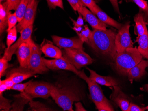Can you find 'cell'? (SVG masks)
Listing matches in <instances>:
<instances>
[{
	"instance_id": "obj_2",
	"label": "cell",
	"mask_w": 148,
	"mask_h": 111,
	"mask_svg": "<svg viewBox=\"0 0 148 111\" xmlns=\"http://www.w3.org/2000/svg\"><path fill=\"white\" fill-rule=\"evenodd\" d=\"M143 58L138 49L133 47L122 52H117L113 59L117 72L125 76L131 69L143 60Z\"/></svg>"
},
{
	"instance_id": "obj_27",
	"label": "cell",
	"mask_w": 148,
	"mask_h": 111,
	"mask_svg": "<svg viewBox=\"0 0 148 111\" xmlns=\"http://www.w3.org/2000/svg\"><path fill=\"white\" fill-rule=\"evenodd\" d=\"M30 1V0H21L18 8L15 12L18 18V23L21 22L23 19L25 12Z\"/></svg>"
},
{
	"instance_id": "obj_13",
	"label": "cell",
	"mask_w": 148,
	"mask_h": 111,
	"mask_svg": "<svg viewBox=\"0 0 148 111\" xmlns=\"http://www.w3.org/2000/svg\"><path fill=\"white\" fill-rule=\"evenodd\" d=\"M31 40L21 44L15 53L20 66L23 67H29L32 55Z\"/></svg>"
},
{
	"instance_id": "obj_35",
	"label": "cell",
	"mask_w": 148,
	"mask_h": 111,
	"mask_svg": "<svg viewBox=\"0 0 148 111\" xmlns=\"http://www.w3.org/2000/svg\"><path fill=\"white\" fill-rule=\"evenodd\" d=\"M72 9L75 11H78V10L83 6H85L81 0H67Z\"/></svg>"
},
{
	"instance_id": "obj_46",
	"label": "cell",
	"mask_w": 148,
	"mask_h": 111,
	"mask_svg": "<svg viewBox=\"0 0 148 111\" xmlns=\"http://www.w3.org/2000/svg\"><path fill=\"white\" fill-rule=\"evenodd\" d=\"M145 108V110H147L148 111V106H147Z\"/></svg>"
},
{
	"instance_id": "obj_44",
	"label": "cell",
	"mask_w": 148,
	"mask_h": 111,
	"mask_svg": "<svg viewBox=\"0 0 148 111\" xmlns=\"http://www.w3.org/2000/svg\"><path fill=\"white\" fill-rule=\"evenodd\" d=\"M73 29L77 33V34H78L81 31H82L83 29L82 27H79L74 26L73 28Z\"/></svg>"
},
{
	"instance_id": "obj_20",
	"label": "cell",
	"mask_w": 148,
	"mask_h": 111,
	"mask_svg": "<svg viewBox=\"0 0 148 111\" xmlns=\"http://www.w3.org/2000/svg\"><path fill=\"white\" fill-rule=\"evenodd\" d=\"M40 48L45 57L54 58L55 59H60L63 57L62 50L51 43H45L40 47Z\"/></svg>"
},
{
	"instance_id": "obj_10",
	"label": "cell",
	"mask_w": 148,
	"mask_h": 111,
	"mask_svg": "<svg viewBox=\"0 0 148 111\" xmlns=\"http://www.w3.org/2000/svg\"><path fill=\"white\" fill-rule=\"evenodd\" d=\"M38 3L39 2L37 0H30L25 12L23 19L16 25V29L18 32H20L21 30L30 25H33Z\"/></svg>"
},
{
	"instance_id": "obj_33",
	"label": "cell",
	"mask_w": 148,
	"mask_h": 111,
	"mask_svg": "<svg viewBox=\"0 0 148 111\" xmlns=\"http://www.w3.org/2000/svg\"><path fill=\"white\" fill-rule=\"evenodd\" d=\"M8 59L4 55L0 59V77L1 78L4 76L6 70L10 67V64L8 63Z\"/></svg>"
},
{
	"instance_id": "obj_45",
	"label": "cell",
	"mask_w": 148,
	"mask_h": 111,
	"mask_svg": "<svg viewBox=\"0 0 148 111\" xmlns=\"http://www.w3.org/2000/svg\"><path fill=\"white\" fill-rule=\"evenodd\" d=\"M140 89L148 92V84H145V85L144 86L143 88H140Z\"/></svg>"
},
{
	"instance_id": "obj_25",
	"label": "cell",
	"mask_w": 148,
	"mask_h": 111,
	"mask_svg": "<svg viewBox=\"0 0 148 111\" xmlns=\"http://www.w3.org/2000/svg\"><path fill=\"white\" fill-rule=\"evenodd\" d=\"M135 3L139 8V12L143 13L146 24H148V4L145 0H128Z\"/></svg>"
},
{
	"instance_id": "obj_11",
	"label": "cell",
	"mask_w": 148,
	"mask_h": 111,
	"mask_svg": "<svg viewBox=\"0 0 148 111\" xmlns=\"http://www.w3.org/2000/svg\"><path fill=\"white\" fill-rule=\"evenodd\" d=\"M43 61L47 67L51 70H69L72 71L78 76H79L80 73V71L66 61L63 57L60 59L53 60H48L43 58Z\"/></svg>"
},
{
	"instance_id": "obj_47",
	"label": "cell",
	"mask_w": 148,
	"mask_h": 111,
	"mask_svg": "<svg viewBox=\"0 0 148 111\" xmlns=\"http://www.w3.org/2000/svg\"><path fill=\"white\" fill-rule=\"evenodd\" d=\"M6 1V0H0V2H1H1H2V1Z\"/></svg>"
},
{
	"instance_id": "obj_26",
	"label": "cell",
	"mask_w": 148,
	"mask_h": 111,
	"mask_svg": "<svg viewBox=\"0 0 148 111\" xmlns=\"http://www.w3.org/2000/svg\"><path fill=\"white\" fill-rule=\"evenodd\" d=\"M29 104L30 108L29 111H53V109L48 107L46 105L39 101H34L32 99L30 100Z\"/></svg>"
},
{
	"instance_id": "obj_16",
	"label": "cell",
	"mask_w": 148,
	"mask_h": 111,
	"mask_svg": "<svg viewBox=\"0 0 148 111\" xmlns=\"http://www.w3.org/2000/svg\"><path fill=\"white\" fill-rule=\"evenodd\" d=\"M114 90L110 96V99L123 111H127L129 106V99L118 86H113Z\"/></svg>"
},
{
	"instance_id": "obj_8",
	"label": "cell",
	"mask_w": 148,
	"mask_h": 111,
	"mask_svg": "<svg viewBox=\"0 0 148 111\" xmlns=\"http://www.w3.org/2000/svg\"><path fill=\"white\" fill-rule=\"evenodd\" d=\"M130 22L123 25L115 36V45L117 52H122L129 48H133V43L130 33Z\"/></svg>"
},
{
	"instance_id": "obj_41",
	"label": "cell",
	"mask_w": 148,
	"mask_h": 111,
	"mask_svg": "<svg viewBox=\"0 0 148 111\" xmlns=\"http://www.w3.org/2000/svg\"><path fill=\"white\" fill-rule=\"evenodd\" d=\"M75 111H86L87 110L83 107L82 103L80 102L77 101V102L75 104Z\"/></svg>"
},
{
	"instance_id": "obj_31",
	"label": "cell",
	"mask_w": 148,
	"mask_h": 111,
	"mask_svg": "<svg viewBox=\"0 0 148 111\" xmlns=\"http://www.w3.org/2000/svg\"><path fill=\"white\" fill-rule=\"evenodd\" d=\"M11 101L3 97L2 94H0V109L3 111H10L12 108Z\"/></svg>"
},
{
	"instance_id": "obj_7",
	"label": "cell",
	"mask_w": 148,
	"mask_h": 111,
	"mask_svg": "<svg viewBox=\"0 0 148 111\" xmlns=\"http://www.w3.org/2000/svg\"><path fill=\"white\" fill-rule=\"evenodd\" d=\"M32 55L29 64V68L36 74H42L49 71L43 61V57L41 56L42 51L40 46L31 40Z\"/></svg>"
},
{
	"instance_id": "obj_38",
	"label": "cell",
	"mask_w": 148,
	"mask_h": 111,
	"mask_svg": "<svg viewBox=\"0 0 148 111\" xmlns=\"http://www.w3.org/2000/svg\"><path fill=\"white\" fill-rule=\"evenodd\" d=\"M79 16L76 21L74 20L71 18H70V19H71V20L73 22V25H74V26L79 27H82L84 25V19H83L84 18H83V16L81 14L79 13Z\"/></svg>"
},
{
	"instance_id": "obj_29",
	"label": "cell",
	"mask_w": 148,
	"mask_h": 111,
	"mask_svg": "<svg viewBox=\"0 0 148 111\" xmlns=\"http://www.w3.org/2000/svg\"><path fill=\"white\" fill-rule=\"evenodd\" d=\"M78 36L81 40L84 42H87L88 40L91 38L92 35V31L90 30L87 25H84V28L82 31L78 34Z\"/></svg>"
},
{
	"instance_id": "obj_21",
	"label": "cell",
	"mask_w": 148,
	"mask_h": 111,
	"mask_svg": "<svg viewBox=\"0 0 148 111\" xmlns=\"http://www.w3.org/2000/svg\"><path fill=\"white\" fill-rule=\"evenodd\" d=\"M14 101L12 104V111H22L24 110V107L26 104L29 103L31 100L30 98L27 96L25 93H21L18 95L13 96Z\"/></svg>"
},
{
	"instance_id": "obj_6",
	"label": "cell",
	"mask_w": 148,
	"mask_h": 111,
	"mask_svg": "<svg viewBox=\"0 0 148 111\" xmlns=\"http://www.w3.org/2000/svg\"><path fill=\"white\" fill-rule=\"evenodd\" d=\"M53 86V84L46 82L30 81L24 93L31 99L35 98L47 99L51 97V93Z\"/></svg>"
},
{
	"instance_id": "obj_3",
	"label": "cell",
	"mask_w": 148,
	"mask_h": 111,
	"mask_svg": "<svg viewBox=\"0 0 148 111\" xmlns=\"http://www.w3.org/2000/svg\"><path fill=\"white\" fill-rule=\"evenodd\" d=\"M51 96L56 103L64 111H74L73 103L80 100V97L77 91L68 87H58L53 86Z\"/></svg>"
},
{
	"instance_id": "obj_39",
	"label": "cell",
	"mask_w": 148,
	"mask_h": 111,
	"mask_svg": "<svg viewBox=\"0 0 148 111\" xmlns=\"http://www.w3.org/2000/svg\"><path fill=\"white\" fill-rule=\"evenodd\" d=\"M145 111V108L140 107L134 104L130 103L128 108L127 111Z\"/></svg>"
},
{
	"instance_id": "obj_24",
	"label": "cell",
	"mask_w": 148,
	"mask_h": 111,
	"mask_svg": "<svg viewBox=\"0 0 148 111\" xmlns=\"http://www.w3.org/2000/svg\"><path fill=\"white\" fill-rule=\"evenodd\" d=\"M11 11H8L3 4L0 5V32L1 35L8 29V19Z\"/></svg>"
},
{
	"instance_id": "obj_12",
	"label": "cell",
	"mask_w": 148,
	"mask_h": 111,
	"mask_svg": "<svg viewBox=\"0 0 148 111\" xmlns=\"http://www.w3.org/2000/svg\"><path fill=\"white\" fill-rule=\"evenodd\" d=\"M53 43L60 48L80 49L84 50V42L78 37L67 38L57 35L51 36Z\"/></svg>"
},
{
	"instance_id": "obj_32",
	"label": "cell",
	"mask_w": 148,
	"mask_h": 111,
	"mask_svg": "<svg viewBox=\"0 0 148 111\" xmlns=\"http://www.w3.org/2000/svg\"><path fill=\"white\" fill-rule=\"evenodd\" d=\"M18 22V18L16 16L15 12L13 14H10L8 16V29H7V31L8 32L9 31L16 26V24Z\"/></svg>"
},
{
	"instance_id": "obj_9",
	"label": "cell",
	"mask_w": 148,
	"mask_h": 111,
	"mask_svg": "<svg viewBox=\"0 0 148 111\" xmlns=\"http://www.w3.org/2000/svg\"><path fill=\"white\" fill-rule=\"evenodd\" d=\"M33 25L27 27L25 29L20 31V37L18 40L11 46L9 48H6L4 55L7 59L10 61L11 60L12 57L15 54L16 50L21 44L25 42H29L31 40V35L33 31Z\"/></svg>"
},
{
	"instance_id": "obj_1",
	"label": "cell",
	"mask_w": 148,
	"mask_h": 111,
	"mask_svg": "<svg viewBox=\"0 0 148 111\" xmlns=\"http://www.w3.org/2000/svg\"><path fill=\"white\" fill-rule=\"evenodd\" d=\"M116 35L111 30L94 29L91 38L86 43L99 54L113 59L117 53Z\"/></svg>"
},
{
	"instance_id": "obj_40",
	"label": "cell",
	"mask_w": 148,
	"mask_h": 111,
	"mask_svg": "<svg viewBox=\"0 0 148 111\" xmlns=\"http://www.w3.org/2000/svg\"><path fill=\"white\" fill-rule=\"evenodd\" d=\"M4 82L6 85L7 87L8 88V90L11 89L12 87L15 84L13 81L9 78H7L6 79L4 80Z\"/></svg>"
},
{
	"instance_id": "obj_18",
	"label": "cell",
	"mask_w": 148,
	"mask_h": 111,
	"mask_svg": "<svg viewBox=\"0 0 148 111\" xmlns=\"http://www.w3.org/2000/svg\"><path fill=\"white\" fill-rule=\"evenodd\" d=\"M86 69L88 70L90 73V78L95 81L99 84L109 87L119 85V82L117 80L110 76H101L97 74L95 71L90 69L88 68H86Z\"/></svg>"
},
{
	"instance_id": "obj_36",
	"label": "cell",
	"mask_w": 148,
	"mask_h": 111,
	"mask_svg": "<svg viewBox=\"0 0 148 111\" xmlns=\"http://www.w3.org/2000/svg\"><path fill=\"white\" fill-rule=\"evenodd\" d=\"M30 82H28L25 83H17L15 84L12 87L11 89L12 90H17L20 91L21 93H23L25 92V89L28 86Z\"/></svg>"
},
{
	"instance_id": "obj_14",
	"label": "cell",
	"mask_w": 148,
	"mask_h": 111,
	"mask_svg": "<svg viewBox=\"0 0 148 111\" xmlns=\"http://www.w3.org/2000/svg\"><path fill=\"white\" fill-rule=\"evenodd\" d=\"M77 12L83 16L84 19L89 24L93 29L101 30L107 29V26L106 24L101 21L98 17H96V15L91 11L88 10L85 6L81 7Z\"/></svg>"
},
{
	"instance_id": "obj_30",
	"label": "cell",
	"mask_w": 148,
	"mask_h": 111,
	"mask_svg": "<svg viewBox=\"0 0 148 111\" xmlns=\"http://www.w3.org/2000/svg\"><path fill=\"white\" fill-rule=\"evenodd\" d=\"M21 0H7L6 1L3 3V5L8 11L14 10H16L18 6L21 2Z\"/></svg>"
},
{
	"instance_id": "obj_48",
	"label": "cell",
	"mask_w": 148,
	"mask_h": 111,
	"mask_svg": "<svg viewBox=\"0 0 148 111\" xmlns=\"http://www.w3.org/2000/svg\"><path fill=\"white\" fill-rule=\"evenodd\" d=\"M95 1H99V0H95Z\"/></svg>"
},
{
	"instance_id": "obj_15",
	"label": "cell",
	"mask_w": 148,
	"mask_h": 111,
	"mask_svg": "<svg viewBox=\"0 0 148 111\" xmlns=\"http://www.w3.org/2000/svg\"><path fill=\"white\" fill-rule=\"evenodd\" d=\"M36 74L29 68H24L20 66L13 68L7 74V78H11L15 84L20 83Z\"/></svg>"
},
{
	"instance_id": "obj_34",
	"label": "cell",
	"mask_w": 148,
	"mask_h": 111,
	"mask_svg": "<svg viewBox=\"0 0 148 111\" xmlns=\"http://www.w3.org/2000/svg\"><path fill=\"white\" fill-rule=\"evenodd\" d=\"M50 10L56 9L57 7L64 10L63 0H46Z\"/></svg>"
},
{
	"instance_id": "obj_43",
	"label": "cell",
	"mask_w": 148,
	"mask_h": 111,
	"mask_svg": "<svg viewBox=\"0 0 148 111\" xmlns=\"http://www.w3.org/2000/svg\"><path fill=\"white\" fill-rule=\"evenodd\" d=\"M111 2L112 6L114 7V9L118 12V14H120L119 10V5H118V0H109Z\"/></svg>"
},
{
	"instance_id": "obj_17",
	"label": "cell",
	"mask_w": 148,
	"mask_h": 111,
	"mask_svg": "<svg viewBox=\"0 0 148 111\" xmlns=\"http://www.w3.org/2000/svg\"><path fill=\"white\" fill-rule=\"evenodd\" d=\"M148 67V60H142L130 69L127 76L131 83L134 80L137 81L145 74V69Z\"/></svg>"
},
{
	"instance_id": "obj_28",
	"label": "cell",
	"mask_w": 148,
	"mask_h": 111,
	"mask_svg": "<svg viewBox=\"0 0 148 111\" xmlns=\"http://www.w3.org/2000/svg\"><path fill=\"white\" fill-rule=\"evenodd\" d=\"M17 31L16 26L8 31V35L6 38L7 48H9L16 40Z\"/></svg>"
},
{
	"instance_id": "obj_42",
	"label": "cell",
	"mask_w": 148,
	"mask_h": 111,
	"mask_svg": "<svg viewBox=\"0 0 148 111\" xmlns=\"http://www.w3.org/2000/svg\"><path fill=\"white\" fill-rule=\"evenodd\" d=\"M8 90V88L5 84L4 80L0 81V94H3V93L5 90Z\"/></svg>"
},
{
	"instance_id": "obj_37",
	"label": "cell",
	"mask_w": 148,
	"mask_h": 111,
	"mask_svg": "<svg viewBox=\"0 0 148 111\" xmlns=\"http://www.w3.org/2000/svg\"><path fill=\"white\" fill-rule=\"evenodd\" d=\"M81 1H82L85 7H88L91 11L97 5L95 0H81Z\"/></svg>"
},
{
	"instance_id": "obj_4",
	"label": "cell",
	"mask_w": 148,
	"mask_h": 111,
	"mask_svg": "<svg viewBox=\"0 0 148 111\" xmlns=\"http://www.w3.org/2000/svg\"><path fill=\"white\" fill-rule=\"evenodd\" d=\"M79 76L85 80L88 84L91 100L95 104L96 109L98 111H114L109 101L104 95L103 90L99 84L87 77L84 70L80 71Z\"/></svg>"
},
{
	"instance_id": "obj_22",
	"label": "cell",
	"mask_w": 148,
	"mask_h": 111,
	"mask_svg": "<svg viewBox=\"0 0 148 111\" xmlns=\"http://www.w3.org/2000/svg\"><path fill=\"white\" fill-rule=\"evenodd\" d=\"M134 21L135 23L134 32L138 37H139L148 32L146 23L145 20L143 13L139 12L134 16Z\"/></svg>"
},
{
	"instance_id": "obj_23",
	"label": "cell",
	"mask_w": 148,
	"mask_h": 111,
	"mask_svg": "<svg viewBox=\"0 0 148 111\" xmlns=\"http://www.w3.org/2000/svg\"><path fill=\"white\" fill-rule=\"evenodd\" d=\"M138 42V49L143 57L148 59V31L139 37H137Z\"/></svg>"
},
{
	"instance_id": "obj_5",
	"label": "cell",
	"mask_w": 148,
	"mask_h": 111,
	"mask_svg": "<svg viewBox=\"0 0 148 111\" xmlns=\"http://www.w3.org/2000/svg\"><path fill=\"white\" fill-rule=\"evenodd\" d=\"M62 54L65 59L78 69L91 64L94 61L84 50L80 49L64 48Z\"/></svg>"
},
{
	"instance_id": "obj_19",
	"label": "cell",
	"mask_w": 148,
	"mask_h": 111,
	"mask_svg": "<svg viewBox=\"0 0 148 111\" xmlns=\"http://www.w3.org/2000/svg\"><path fill=\"white\" fill-rule=\"evenodd\" d=\"M94 14L96 15L101 21L106 25L111 26L119 30L122 27L123 25L119 23L113 18L110 17L107 14L104 12L97 5L94 7L92 11Z\"/></svg>"
}]
</instances>
